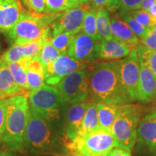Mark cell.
<instances>
[{"mask_svg": "<svg viewBox=\"0 0 156 156\" xmlns=\"http://www.w3.org/2000/svg\"><path fill=\"white\" fill-rule=\"evenodd\" d=\"M121 106L122 105L113 104V103H97L96 108L99 127L110 129L114 120L116 119L117 114L119 112Z\"/></svg>", "mask_w": 156, "mask_h": 156, "instance_id": "cell-22", "label": "cell"}, {"mask_svg": "<svg viewBox=\"0 0 156 156\" xmlns=\"http://www.w3.org/2000/svg\"><path fill=\"white\" fill-rule=\"evenodd\" d=\"M99 127L96 103L90 101L87 107L77 137H81ZM76 137V138H77ZM75 138V139H76Z\"/></svg>", "mask_w": 156, "mask_h": 156, "instance_id": "cell-23", "label": "cell"}, {"mask_svg": "<svg viewBox=\"0 0 156 156\" xmlns=\"http://www.w3.org/2000/svg\"><path fill=\"white\" fill-rule=\"evenodd\" d=\"M95 9L97 31L101 40H109L113 38L111 32V19L109 17L108 11L103 7Z\"/></svg>", "mask_w": 156, "mask_h": 156, "instance_id": "cell-25", "label": "cell"}, {"mask_svg": "<svg viewBox=\"0 0 156 156\" xmlns=\"http://www.w3.org/2000/svg\"><path fill=\"white\" fill-rule=\"evenodd\" d=\"M90 75L87 69H80L64 77L56 85L63 99L69 104L83 102L90 97Z\"/></svg>", "mask_w": 156, "mask_h": 156, "instance_id": "cell-8", "label": "cell"}, {"mask_svg": "<svg viewBox=\"0 0 156 156\" xmlns=\"http://www.w3.org/2000/svg\"><path fill=\"white\" fill-rule=\"evenodd\" d=\"M155 0H143L141 5H140V9H142V10L148 12L151 6L155 2Z\"/></svg>", "mask_w": 156, "mask_h": 156, "instance_id": "cell-39", "label": "cell"}, {"mask_svg": "<svg viewBox=\"0 0 156 156\" xmlns=\"http://www.w3.org/2000/svg\"><path fill=\"white\" fill-rule=\"evenodd\" d=\"M0 48H1V42H0Z\"/></svg>", "mask_w": 156, "mask_h": 156, "instance_id": "cell-43", "label": "cell"}, {"mask_svg": "<svg viewBox=\"0 0 156 156\" xmlns=\"http://www.w3.org/2000/svg\"><path fill=\"white\" fill-rule=\"evenodd\" d=\"M140 42L147 49L156 51V25L151 29L147 36Z\"/></svg>", "mask_w": 156, "mask_h": 156, "instance_id": "cell-35", "label": "cell"}, {"mask_svg": "<svg viewBox=\"0 0 156 156\" xmlns=\"http://www.w3.org/2000/svg\"><path fill=\"white\" fill-rule=\"evenodd\" d=\"M100 49L101 41L80 32L72 38L67 55L79 62L90 63L99 58Z\"/></svg>", "mask_w": 156, "mask_h": 156, "instance_id": "cell-10", "label": "cell"}, {"mask_svg": "<svg viewBox=\"0 0 156 156\" xmlns=\"http://www.w3.org/2000/svg\"><path fill=\"white\" fill-rule=\"evenodd\" d=\"M132 46L115 38L101 41L99 58L106 61L119 60L126 58L132 49Z\"/></svg>", "mask_w": 156, "mask_h": 156, "instance_id": "cell-18", "label": "cell"}, {"mask_svg": "<svg viewBox=\"0 0 156 156\" xmlns=\"http://www.w3.org/2000/svg\"><path fill=\"white\" fill-rule=\"evenodd\" d=\"M106 156H132L129 152L120 147H115Z\"/></svg>", "mask_w": 156, "mask_h": 156, "instance_id": "cell-38", "label": "cell"}, {"mask_svg": "<svg viewBox=\"0 0 156 156\" xmlns=\"http://www.w3.org/2000/svg\"><path fill=\"white\" fill-rule=\"evenodd\" d=\"M26 9L31 12L45 13L46 3L45 0H20Z\"/></svg>", "mask_w": 156, "mask_h": 156, "instance_id": "cell-33", "label": "cell"}, {"mask_svg": "<svg viewBox=\"0 0 156 156\" xmlns=\"http://www.w3.org/2000/svg\"><path fill=\"white\" fill-rule=\"evenodd\" d=\"M111 32L113 38L132 47H135L140 44L139 38L132 33L127 24L119 16H114L111 20Z\"/></svg>", "mask_w": 156, "mask_h": 156, "instance_id": "cell-20", "label": "cell"}, {"mask_svg": "<svg viewBox=\"0 0 156 156\" xmlns=\"http://www.w3.org/2000/svg\"><path fill=\"white\" fill-rule=\"evenodd\" d=\"M144 108L133 103L121 106L116 119L110 130L116 147H120L131 153L136 140V129L143 114Z\"/></svg>", "mask_w": 156, "mask_h": 156, "instance_id": "cell-6", "label": "cell"}, {"mask_svg": "<svg viewBox=\"0 0 156 156\" xmlns=\"http://www.w3.org/2000/svg\"><path fill=\"white\" fill-rule=\"evenodd\" d=\"M25 92L26 91L17 85L7 64L0 58V99H5Z\"/></svg>", "mask_w": 156, "mask_h": 156, "instance_id": "cell-19", "label": "cell"}, {"mask_svg": "<svg viewBox=\"0 0 156 156\" xmlns=\"http://www.w3.org/2000/svg\"><path fill=\"white\" fill-rule=\"evenodd\" d=\"M119 60L94 66L90 75V98L94 103L124 105L129 103L119 79Z\"/></svg>", "mask_w": 156, "mask_h": 156, "instance_id": "cell-2", "label": "cell"}, {"mask_svg": "<svg viewBox=\"0 0 156 156\" xmlns=\"http://www.w3.org/2000/svg\"><path fill=\"white\" fill-rule=\"evenodd\" d=\"M25 11L20 0H0V31L7 36Z\"/></svg>", "mask_w": 156, "mask_h": 156, "instance_id": "cell-14", "label": "cell"}, {"mask_svg": "<svg viewBox=\"0 0 156 156\" xmlns=\"http://www.w3.org/2000/svg\"><path fill=\"white\" fill-rule=\"evenodd\" d=\"M131 16L138 21L140 24L146 27V28L152 29L155 25L153 22L151 15L147 11L142 10V9H136L129 12Z\"/></svg>", "mask_w": 156, "mask_h": 156, "instance_id": "cell-32", "label": "cell"}, {"mask_svg": "<svg viewBox=\"0 0 156 156\" xmlns=\"http://www.w3.org/2000/svg\"><path fill=\"white\" fill-rule=\"evenodd\" d=\"M140 60V59H139ZM156 98V77L145 62L140 60V76L136 101L147 103Z\"/></svg>", "mask_w": 156, "mask_h": 156, "instance_id": "cell-15", "label": "cell"}, {"mask_svg": "<svg viewBox=\"0 0 156 156\" xmlns=\"http://www.w3.org/2000/svg\"><path fill=\"white\" fill-rule=\"evenodd\" d=\"M82 32L85 34L95 39L101 41V38L97 31L96 27V9L95 7H90L84 17Z\"/></svg>", "mask_w": 156, "mask_h": 156, "instance_id": "cell-26", "label": "cell"}, {"mask_svg": "<svg viewBox=\"0 0 156 156\" xmlns=\"http://www.w3.org/2000/svg\"><path fill=\"white\" fill-rule=\"evenodd\" d=\"M90 7L89 5H81L79 7L62 12V15L50 25L51 36L62 33L76 35L80 33L85 13Z\"/></svg>", "mask_w": 156, "mask_h": 156, "instance_id": "cell-12", "label": "cell"}, {"mask_svg": "<svg viewBox=\"0 0 156 156\" xmlns=\"http://www.w3.org/2000/svg\"><path fill=\"white\" fill-rule=\"evenodd\" d=\"M67 144L30 107L21 151L34 155L66 156L69 152Z\"/></svg>", "mask_w": 156, "mask_h": 156, "instance_id": "cell-1", "label": "cell"}, {"mask_svg": "<svg viewBox=\"0 0 156 156\" xmlns=\"http://www.w3.org/2000/svg\"><path fill=\"white\" fill-rule=\"evenodd\" d=\"M89 63L79 62L68 55H60L56 59L44 67L45 83L56 86L60 81L72 73L87 69Z\"/></svg>", "mask_w": 156, "mask_h": 156, "instance_id": "cell-11", "label": "cell"}, {"mask_svg": "<svg viewBox=\"0 0 156 156\" xmlns=\"http://www.w3.org/2000/svg\"><path fill=\"white\" fill-rule=\"evenodd\" d=\"M75 36L70 33H62L56 36H52L51 38V43L56 48L61 55H67V51L69 48L70 41Z\"/></svg>", "mask_w": 156, "mask_h": 156, "instance_id": "cell-31", "label": "cell"}, {"mask_svg": "<svg viewBox=\"0 0 156 156\" xmlns=\"http://www.w3.org/2000/svg\"><path fill=\"white\" fill-rule=\"evenodd\" d=\"M69 151L77 152L90 156H106L116 147L109 129L98 127L86 135L77 137L68 142Z\"/></svg>", "mask_w": 156, "mask_h": 156, "instance_id": "cell-7", "label": "cell"}, {"mask_svg": "<svg viewBox=\"0 0 156 156\" xmlns=\"http://www.w3.org/2000/svg\"><path fill=\"white\" fill-rule=\"evenodd\" d=\"M0 156H15L9 151H0Z\"/></svg>", "mask_w": 156, "mask_h": 156, "instance_id": "cell-41", "label": "cell"}, {"mask_svg": "<svg viewBox=\"0 0 156 156\" xmlns=\"http://www.w3.org/2000/svg\"><path fill=\"white\" fill-rule=\"evenodd\" d=\"M51 39L47 40L44 43V46L41 48L38 57L44 67L52 63L54 60L56 59L58 56L61 55L59 51L54 48V46L51 43Z\"/></svg>", "mask_w": 156, "mask_h": 156, "instance_id": "cell-30", "label": "cell"}, {"mask_svg": "<svg viewBox=\"0 0 156 156\" xmlns=\"http://www.w3.org/2000/svg\"><path fill=\"white\" fill-rule=\"evenodd\" d=\"M28 93L4 99L6 125L2 142L7 151H20L22 150L30 109Z\"/></svg>", "mask_w": 156, "mask_h": 156, "instance_id": "cell-4", "label": "cell"}, {"mask_svg": "<svg viewBox=\"0 0 156 156\" xmlns=\"http://www.w3.org/2000/svg\"><path fill=\"white\" fill-rule=\"evenodd\" d=\"M135 48L139 59L147 64L156 77V51L147 49L140 43Z\"/></svg>", "mask_w": 156, "mask_h": 156, "instance_id": "cell-29", "label": "cell"}, {"mask_svg": "<svg viewBox=\"0 0 156 156\" xmlns=\"http://www.w3.org/2000/svg\"><path fill=\"white\" fill-rule=\"evenodd\" d=\"M66 156H90V155H85V154L83 153H77V152H73V151H69L68 153Z\"/></svg>", "mask_w": 156, "mask_h": 156, "instance_id": "cell-40", "label": "cell"}, {"mask_svg": "<svg viewBox=\"0 0 156 156\" xmlns=\"http://www.w3.org/2000/svg\"><path fill=\"white\" fill-rule=\"evenodd\" d=\"M45 14L62 12L67 9L79 7L81 5L77 0H45Z\"/></svg>", "mask_w": 156, "mask_h": 156, "instance_id": "cell-27", "label": "cell"}, {"mask_svg": "<svg viewBox=\"0 0 156 156\" xmlns=\"http://www.w3.org/2000/svg\"><path fill=\"white\" fill-rule=\"evenodd\" d=\"M143 0H119V8L122 12L139 9Z\"/></svg>", "mask_w": 156, "mask_h": 156, "instance_id": "cell-36", "label": "cell"}, {"mask_svg": "<svg viewBox=\"0 0 156 156\" xmlns=\"http://www.w3.org/2000/svg\"><path fill=\"white\" fill-rule=\"evenodd\" d=\"M91 3L95 8L103 7L108 11H114L119 7V0H92Z\"/></svg>", "mask_w": 156, "mask_h": 156, "instance_id": "cell-34", "label": "cell"}, {"mask_svg": "<svg viewBox=\"0 0 156 156\" xmlns=\"http://www.w3.org/2000/svg\"><path fill=\"white\" fill-rule=\"evenodd\" d=\"M155 3H156V0H155Z\"/></svg>", "mask_w": 156, "mask_h": 156, "instance_id": "cell-45", "label": "cell"}, {"mask_svg": "<svg viewBox=\"0 0 156 156\" xmlns=\"http://www.w3.org/2000/svg\"><path fill=\"white\" fill-rule=\"evenodd\" d=\"M30 107L54 132L64 136L69 104L64 100L55 86L45 84L29 93Z\"/></svg>", "mask_w": 156, "mask_h": 156, "instance_id": "cell-3", "label": "cell"}, {"mask_svg": "<svg viewBox=\"0 0 156 156\" xmlns=\"http://www.w3.org/2000/svg\"><path fill=\"white\" fill-rule=\"evenodd\" d=\"M62 12L45 14L25 10L10 32L7 35L12 44L25 45L46 38H51L50 25Z\"/></svg>", "mask_w": 156, "mask_h": 156, "instance_id": "cell-5", "label": "cell"}, {"mask_svg": "<svg viewBox=\"0 0 156 156\" xmlns=\"http://www.w3.org/2000/svg\"><path fill=\"white\" fill-rule=\"evenodd\" d=\"M51 38H44L25 45L12 44L0 58L6 64L14 63L23 58H32L39 55L44 43Z\"/></svg>", "mask_w": 156, "mask_h": 156, "instance_id": "cell-16", "label": "cell"}, {"mask_svg": "<svg viewBox=\"0 0 156 156\" xmlns=\"http://www.w3.org/2000/svg\"><path fill=\"white\" fill-rule=\"evenodd\" d=\"M119 71L123 90L129 103H133L136 101L140 76V60L135 47L132 48L126 58L119 60Z\"/></svg>", "mask_w": 156, "mask_h": 156, "instance_id": "cell-9", "label": "cell"}, {"mask_svg": "<svg viewBox=\"0 0 156 156\" xmlns=\"http://www.w3.org/2000/svg\"><path fill=\"white\" fill-rule=\"evenodd\" d=\"M1 142H1V140H0V143H1Z\"/></svg>", "mask_w": 156, "mask_h": 156, "instance_id": "cell-44", "label": "cell"}, {"mask_svg": "<svg viewBox=\"0 0 156 156\" xmlns=\"http://www.w3.org/2000/svg\"><path fill=\"white\" fill-rule=\"evenodd\" d=\"M30 59V58H23L14 63L7 64L15 83L26 92H29L28 84H27L26 70Z\"/></svg>", "mask_w": 156, "mask_h": 156, "instance_id": "cell-24", "label": "cell"}, {"mask_svg": "<svg viewBox=\"0 0 156 156\" xmlns=\"http://www.w3.org/2000/svg\"><path fill=\"white\" fill-rule=\"evenodd\" d=\"M90 101L70 104L67 111L64 136L68 142L73 141L77 137L85 112Z\"/></svg>", "mask_w": 156, "mask_h": 156, "instance_id": "cell-17", "label": "cell"}, {"mask_svg": "<svg viewBox=\"0 0 156 156\" xmlns=\"http://www.w3.org/2000/svg\"><path fill=\"white\" fill-rule=\"evenodd\" d=\"M6 125V112L4 99H0V140L2 141Z\"/></svg>", "mask_w": 156, "mask_h": 156, "instance_id": "cell-37", "label": "cell"}, {"mask_svg": "<svg viewBox=\"0 0 156 156\" xmlns=\"http://www.w3.org/2000/svg\"><path fill=\"white\" fill-rule=\"evenodd\" d=\"M136 142L156 155V109L141 118L136 129Z\"/></svg>", "mask_w": 156, "mask_h": 156, "instance_id": "cell-13", "label": "cell"}, {"mask_svg": "<svg viewBox=\"0 0 156 156\" xmlns=\"http://www.w3.org/2000/svg\"><path fill=\"white\" fill-rule=\"evenodd\" d=\"M28 91L36 90L45 85L44 67L38 56L29 60L26 70Z\"/></svg>", "mask_w": 156, "mask_h": 156, "instance_id": "cell-21", "label": "cell"}, {"mask_svg": "<svg viewBox=\"0 0 156 156\" xmlns=\"http://www.w3.org/2000/svg\"><path fill=\"white\" fill-rule=\"evenodd\" d=\"M80 5H90L92 2V0H77Z\"/></svg>", "mask_w": 156, "mask_h": 156, "instance_id": "cell-42", "label": "cell"}, {"mask_svg": "<svg viewBox=\"0 0 156 156\" xmlns=\"http://www.w3.org/2000/svg\"><path fill=\"white\" fill-rule=\"evenodd\" d=\"M119 17L120 18H122V20H124L127 24L128 26L129 27V28L131 29L132 33L140 41L145 38L147 36L148 33L150 32V30H151V29L143 26L138 21H136L135 19L133 18L129 12L120 11Z\"/></svg>", "mask_w": 156, "mask_h": 156, "instance_id": "cell-28", "label": "cell"}]
</instances>
